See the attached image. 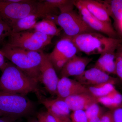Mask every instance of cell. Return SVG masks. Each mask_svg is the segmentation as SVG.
Listing matches in <instances>:
<instances>
[{"mask_svg": "<svg viewBox=\"0 0 122 122\" xmlns=\"http://www.w3.org/2000/svg\"><path fill=\"white\" fill-rule=\"evenodd\" d=\"M0 77V91L25 95L42 91L38 82L25 74L12 63H9Z\"/></svg>", "mask_w": 122, "mask_h": 122, "instance_id": "cell-1", "label": "cell"}, {"mask_svg": "<svg viewBox=\"0 0 122 122\" xmlns=\"http://www.w3.org/2000/svg\"><path fill=\"white\" fill-rule=\"evenodd\" d=\"M7 59L25 74L38 82L41 57L40 51H31L5 43L0 49Z\"/></svg>", "mask_w": 122, "mask_h": 122, "instance_id": "cell-2", "label": "cell"}, {"mask_svg": "<svg viewBox=\"0 0 122 122\" xmlns=\"http://www.w3.org/2000/svg\"><path fill=\"white\" fill-rule=\"evenodd\" d=\"M69 37L79 51L88 55L102 54L116 49L122 44V39L106 36L97 32L85 33Z\"/></svg>", "mask_w": 122, "mask_h": 122, "instance_id": "cell-3", "label": "cell"}, {"mask_svg": "<svg viewBox=\"0 0 122 122\" xmlns=\"http://www.w3.org/2000/svg\"><path fill=\"white\" fill-rule=\"evenodd\" d=\"M34 106L25 95L0 91V114L1 116L16 119L32 112Z\"/></svg>", "mask_w": 122, "mask_h": 122, "instance_id": "cell-4", "label": "cell"}, {"mask_svg": "<svg viewBox=\"0 0 122 122\" xmlns=\"http://www.w3.org/2000/svg\"><path fill=\"white\" fill-rule=\"evenodd\" d=\"M38 1L24 0L21 2L0 0V17L8 25L37 12Z\"/></svg>", "mask_w": 122, "mask_h": 122, "instance_id": "cell-5", "label": "cell"}, {"mask_svg": "<svg viewBox=\"0 0 122 122\" xmlns=\"http://www.w3.org/2000/svg\"><path fill=\"white\" fill-rule=\"evenodd\" d=\"M53 21L61 26L66 36L73 37L85 33L96 32L83 20L79 13L73 10L55 15Z\"/></svg>", "mask_w": 122, "mask_h": 122, "instance_id": "cell-6", "label": "cell"}, {"mask_svg": "<svg viewBox=\"0 0 122 122\" xmlns=\"http://www.w3.org/2000/svg\"><path fill=\"white\" fill-rule=\"evenodd\" d=\"M78 51L70 38L65 36L57 42L48 56L55 70L59 72L70 59L76 55Z\"/></svg>", "mask_w": 122, "mask_h": 122, "instance_id": "cell-7", "label": "cell"}, {"mask_svg": "<svg viewBox=\"0 0 122 122\" xmlns=\"http://www.w3.org/2000/svg\"><path fill=\"white\" fill-rule=\"evenodd\" d=\"M40 52L41 60L39 68V81L44 84L46 89L51 95H56L57 86L59 78L48 54L42 50Z\"/></svg>", "mask_w": 122, "mask_h": 122, "instance_id": "cell-8", "label": "cell"}, {"mask_svg": "<svg viewBox=\"0 0 122 122\" xmlns=\"http://www.w3.org/2000/svg\"><path fill=\"white\" fill-rule=\"evenodd\" d=\"M33 30L11 33L6 43L15 47L39 52L45 46L38 41L35 31Z\"/></svg>", "mask_w": 122, "mask_h": 122, "instance_id": "cell-9", "label": "cell"}, {"mask_svg": "<svg viewBox=\"0 0 122 122\" xmlns=\"http://www.w3.org/2000/svg\"><path fill=\"white\" fill-rule=\"evenodd\" d=\"M75 6L78 10L81 17L90 28L97 32L104 34L109 37L116 38L117 33L111 23L103 22L96 18L78 0L75 1Z\"/></svg>", "mask_w": 122, "mask_h": 122, "instance_id": "cell-10", "label": "cell"}, {"mask_svg": "<svg viewBox=\"0 0 122 122\" xmlns=\"http://www.w3.org/2000/svg\"><path fill=\"white\" fill-rule=\"evenodd\" d=\"M75 78V80L86 87L107 82L115 85L119 80L94 67L86 70L82 74Z\"/></svg>", "mask_w": 122, "mask_h": 122, "instance_id": "cell-11", "label": "cell"}, {"mask_svg": "<svg viewBox=\"0 0 122 122\" xmlns=\"http://www.w3.org/2000/svg\"><path fill=\"white\" fill-rule=\"evenodd\" d=\"M39 102L44 105L48 112L60 119L70 121V110L68 105L62 99H52L47 98L41 93L36 94Z\"/></svg>", "mask_w": 122, "mask_h": 122, "instance_id": "cell-12", "label": "cell"}, {"mask_svg": "<svg viewBox=\"0 0 122 122\" xmlns=\"http://www.w3.org/2000/svg\"><path fill=\"white\" fill-rule=\"evenodd\" d=\"M83 93L90 92L87 87L75 79L65 77L59 78L57 87V97L64 99L70 96Z\"/></svg>", "mask_w": 122, "mask_h": 122, "instance_id": "cell-13", "label": "cell"}, {"mask_svg": "<svg viewBox=\"0 0 122 122\" xmlns=\"http://www.w3.org/2000/svg\"><path fill=\"white\" fill-rule=\"evenodd\" d=\"M75 1L69 0H46L39 1L38 6V12L43 16L55 15V13L59 10L60 14L73 10Z\"/></svg>", "mask_w": 122, "mask_h": 122, "instance_id": "cell-14", "label": "cell"}, {"mask_svg": "<svg viewBox=\"0 0 122 122\" xmlns=\"http://www.w3.org/2000/svg\"><path fill=\"white\" fill-rule=\"evenodd\" d=\"M92 58L86 57H80L75 55L66 63L60 71V77L69 78L78 76L86 70Z\"/></svg>", "mask_w": 122, "mask_h": 122, "instance_id": "cell-15", "label": "cell"}, {"mask_svg": "<svg viewBox=\"0 0 122 122\" xmlns=\"http://www.w3.org/2000/svg\"><path fill=\"white\" fill-rule=\"evenodd\" d=\"M63 100L70 111H85L94 103H98L97 98L90 93H83L70 96Z\"/></svg>", "mask_w": 122, "mask_h": 122, "instance_id": "cell-16", "label": "cell"}, {"mask_svg": "<svg viewBox=\"0 0 122 122\" xmlns=\"http://www.w3.org/2000/svg\"><path fill=\"white\" fill-rule=\"evenodd\" d=\"M78 1L96 18L111 24L108 10L103 1L94 0H78Z\"/></svg>", "mask_w": 122, "mask_h": 122, "instance_id": "cell-17", "label": "cell"}, {"mask_svg": "<svg viewBox=\"0 0 122 122\" xmlns=\"http://www.w3.org/2000/svg\"><path fill=\"white\" fill-rule=\"evenodd\" d=\"M112 50L100 55L93 67L109 75L116 73V51Z\"/></svg>", "mask_w": 122, "mask_h": 122, "instance_id": "cell-18", "label": "cell"}, {"mask_svg": "<svg viewBox=\"0 0 122 122\" xmlns=\"http://www.w3.org/2000/svg\"><path fill=\"white\" fill-rule=\"evenodd\" d=\"M42 18L37 13L31 14L8 24L11 33H17L32 30L39 18Z\"/></svg>", "mask_w": 122, "mask_h": 122, "instance_id": "cell-19", "label": "cell"}, {"mask_svg": "<svg viewBox=\"0 0 122 122\" xmlns=\"http://www.w3.org/2000/svg\"><path fill=\"white\" fill-rule=\"evenodd\" d=\"M98 102L113 111L122 107V95L116 89L107 96L97 98Z\"/></svg>", "mask_w": 122, "mask_h": 122, "instance_id": "cell-20", "label": "cell"}, {"mask_svg": "<svg viewBox=\"0 0 122 122\" xmlns=\"http://www.w3.org/2000/svg\"><path fill=\"white\" fill-rule=\"evenodd\" d=\"M32 30L53 37L59 36L61 31L54 21L47 19H44L37 22Z\"/></svg>", "mask_w": 122, "mask_h": 122, "instance_id": "cell-21", "label": "cell"}, {"mask_svg": "<svg viewBox=\"0 0 122 122\" xmlns=\"http://www.w3.org/2000/svg\"><path fill=\"white\" fill-rule=\"evenodd\" d=\"M108 10L110 17L113 19L116 27L122 20V0L103 1Z\"/></svg>", "mask_w": 122, "mask_h": 122, "instance_id": "cell-22", "label": "cell"}, {"mask_svg": "<svg viewBox=\"0 0 122 122\" xmlns=\"http://www.w3.org/2000/svg\"><path fill=\"white\" fill-rule=\"evenodd\" d=\"M92 96L98 98L108 95L116 89L113 83L107 82L86 87Z\"/></svg>", "mask_w": 122, "mask_h": 122, "instance_id": "cell-23", "label": "cell"}, {"mask_svg": "<svg viewBox=\"0 0 122 122\" xmlns=\"http://www.w3.org/2000/svg\"><path fill=\"white\" fill-rule=\"evenodd\" d=\"M116 75L122 82V44L119 45L116 51Z\"/></svg>", "mask_w": 122, "mask_h": 122, "instance_id": "cell-24", "label": "cell"}, {"mask_svg": "<svg viewBox=\"0 0 122 122\" xmlns=\"http://www.w3.org/2000/svg\"><path fill=\"white\" fill-rule=\"evenodd\" d=\"M88 119L101 116L105 113L103 109L101 107L98 103H95L91 105L85 111Z\"/></svg>", "mask_w": 122, "mask_h": 122, "instance_id": "cell-25", "label": "cell"}, {"mask_svg": "<svg viewBox=\"0 0 122 122\" xmlns=\"http://www.w3.org/2000/svg\"><path fill=\"white\" fill-rule=\"evenodd\" d=\"M11 32V28L9 25L0 17V44L8 37Z\"/></svg>", "mask_w": 122, "mask_h": 122, "instance_id": "cell-26", "label": "cell"}, {"mask_svg": "<svg viewBox=\"0 0 122 122\" xmlns=\"http://www.w3.org/2000/svg\"><path fill=\"white\" fill-rule=\"evenodd\" d=\"M71 122H88V119L85 111H73L70 114Z\"/></svg>", "mask_w": 122, "mask_h": 122, "instance_id": "cell-27", "label": "cell"}, {"mask_svg": "<svg viewBox=\"0 0 122 122\" xmlns=\"http://www.w3.org/2000/svg\"><path fill=\"white\" fill-rule=\"evenodd\" d=\"M38 114L46 122H57L55 117L48 111L41 112Z\"/></svg>", "mask_w": 122, "mask_h": 122, "instance_id": "cell-28", "label": "cell"}, {"mask_svg": "<svg viewBox=\"0 0 122 122\" xmlns=\"http://www.w3.org/2000/svg\"><path fill=\"white\" fill-rule=\"evenodd\" d=\"M100 122H114L112 111L105 112L101 117Z\"/></svg>", "mask_w": 122, "mask_h": 122, "instance_id": "cell-29", "label": "cell"}, {"mask_svg": "<svg viewBox=\"0 0 122 122\" xmlns=\"http://www.w3.org/2000/svg\"><path fill=\"white\" fill-rule=\"evenodd\" d=\"M112 111L114 122H122V107L115 109Z\"/></svg>", "mask_w": 122, "mask_h": 122, "instance_id": "cell-30", "label": "cell"}, {"mask_svg": "<svg viewBox=\"0 0 122 122\" xmlns=\"http://www.w3.org/2000/svg\"><path fill=\"white\" fill-rule=\"evenodd\" d=\"M6 59L7 58L0 50V70L2 72L4 71L8 63L6 61Z\"/></svg>", "mask_w": 122, "mask_h": 122, "instance_id": "cell-31", "label": "cell"}, {"mask_svg": "<svg viewBox=\"0 0 122 122\" xmlns=\"http://www.w3.org/2000/svg\"><path fill=\"white\" fill-rule=\"evenodd\" d=\"M16 119L9 117L3 116L2 117H0V122H16Z\"/></svg>", "mask_w": 122, "mask_h": 122, "instance_id": "cell-32", "label": "cell"}, {"mask_svg": "<svg viewBox=\"0 0 122 122\" xmlns=\"http://www.w3.org/2000/svg\"><path fill=\"white\" fill-rule=\"evenodd\" d=\"M102 116H97L88 119V122H100Z\"/></svg>", "mask_w": 122, "mask_h": 122, "instance_id": "cell-33", "label": "cell"}, {"mask_svg": "<svg viewBox=\"0 0 122 122\" xmlns=\"http://www.w3.org/2000/svg\"><path fill=\"white\" fill-rule=\"evenodd\" d=\"M54 116V115H53ZM56 118V120L57 122H71V121H65V120H63L60 119L59 118L57 117L56 116H54Z\"/></svg>", "mask_w": 122, "mask_h": 122, "instance_id": "cell-34", "label": "cell"}, {"mask_svg": "<svg viewBox=\"0 0 122 122\" xmlns=\"http://www.w3.org/2000/svg\"><path fill=\"white\" fill-rule=\"evenodd\" d=\"M117 28L119 30V31H120L122 34V20L121 21L120 23H119V25H118Z\"/></svg>", "mask_w": 122, "mask_h": 122, "instance_id": "cell-35", "label": "cell"}, {"mask_svg": "<svg viewBox=\"0 0 122 122\" xmlns=\"http://www.w3.org/2000/svg\"><path fill=\"white\" fill-rule=\"evenodd\" d=\"M37 117L38 120L39 122H46L38 114Z\"/></svg>", "mask_w": 122, "mask_h": 122, "instance_id": "cell-36", "label": "cell"}, {"mask_svg": "<svg viewBox=\"0 0 122 122\" xmlns=\"http://www.w3.org/2000/svg\"><path fill=\"white\" fill-rule=\"evenodd\" d=\"M1 116V115L0 114V117Z\"/></svg>", "mask_w": 122, "mask_h": 122, "instance_id": "cell-37", "label": "cell"}]
</instances>
